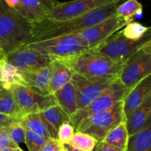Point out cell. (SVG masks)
I'll list each match as a JSON object with an SVG mask.
<instances>
[{"label": "cell", "instance_id": "1", "mask_svg": "<svg viewBox=\"0 0 151 151\" xmlns=\"http://www.w3.org/2000/svg\"><path fill=\"white\" fill-rule=\"evenodd\" d=\"M117 6V3H110L94 9L79 17L61 22L43 19L33 25L32 41L77 33L115 15Z\"/></svg>", "mask_w": 151, "mask_h": 151}, {"label": "cell", "instance_id": "2", "mask_svg": "<svg viewBox=\"0 0 151 151\" xmlns=\"http://www.w3.org/2000/svg\"><path fill=\"white\" fill-rule=\"evenodd\" d=\"M63 61L73 73L97 83H111L117 79L125 64L91 49Z\"/></svg>", "mask_w": 151, "mask_h": 151}, {"label": "cell", "instance_id": "3", "mask_svg": "<svg viewBox=\"0 0 151 151\" xmlns=\"http://www.w3.org/2000/svg\"><path fill=\"white\" fill-rule=\"evenodd\" d=\"M33 24L0 0V46L10 53L32 41Z\"/></svg>", "mask_w": 151, "mask_h": 151}, {"label": "cell", "instance_id": "4", "mask_svg": "<svg viewBox=\"0 0 151 151\" xmlns=\"http://www.w3.org/2000/svg\"><path fill=\"white\" fill-rule=\"evenodd\" d=\"M23 47L33 49L52 59L62 60L72 59L90 49L77 33L32 41Z\"/></svg>", "mask_w": 151, "mask_h": 151}, {"label": "cell", "instance_id": "5", "mask_svg": "<svg viewBox=\"0 0 151 151\" xmlns=\"http://www.w3.org/2000/svg\"><path fill=\"white\" fill-rule=\"evenodd\" d=\"M129 91V89L127 88L119 78L114 80L88 106L83 110H77L70 116V124L76 130L85 119L96 113L108 110L122 102Z\"/></svg>", "mask_w": 151, "mask_h": 151}, {"label": "cell", "instance_id": "6", "mask_svg": "<svg viewBox=\"0 0 151 151\" xmlns=\"http://www.w3.org/2000/svg\"><path fill=\"white\" fill-rule=\"evenodd\" d=\"M150 41L151 29L139 41L128 39L119 30L90 49L125 63L137 50Z\"/></svg>", "mask_w": 151, "mask_h": 151}, {"label": "cell", "instance_id": "7", "mask_svg": "<svg viewBox=\"0 0 151 151\" xmlns=\"http://www.w3.org/2000/svg\"><path fill=\"white\" fill-rule=\"evenodd\" d=\"M122 102L108 110L96 113L85 119L76 131L90 135L97 142H102L112 129L125 121Z\"/></svg>", "mask_w": 151, "mask_h": 151}, {"label": "cell", "instance_id": "8", "mask_svg": "<svg viewBox=\"0 0 151 151\" xmlns=\"http://www.w3.org/2000/svg\"><path fill=\"white\" fill-rule=\"evenodd\" d=\"M151 75V41L137 50L125 62L119 79L131 90L140 81Z\"/></svg>", "mask_w": 151, "mask_h": 151}, {"label": "cell", "instance_id": "9", "mask_svg": "<svg viewBox=\"0 0 151 151\" xmlns=\"http://www.w3.org/2000/svg\"><path fill=\"white\" fill-rule=\"evenodd\" d=\"M10 88L23 115L42 112L58 105L53 94H40L20 84H12Z\"/></svg>", "mask_w": 151, "mask_h": 151}, {"label": "cell", "instance_id": "10", "mask_svg": "<svg viewBox=\"0 0 151 151\" xmlns=\"http://www.w3.org/2000/svg\"><path fill=\"white\" fill-rule=\"evenodd\" d=\"M112 3L111 0H73L58 2L45 19L52 22L69 20L83 16L94 9Z\"/></svg>", "mask_w": 151, "mask_h": 151}, {"label": "cell", "instance_id": "11", "mask_svg": "<svg viewBox=\"0 0 151 151\" xmlns=\"http://www.w3.org/2000/svg\"><path fill=\"white\" fill-rule=\"evenodd\" d=\"M134 19L122 18L115 14L94 26L79 31L77 34L89 48H91L123 28Z\"/></svg>", "mask_w": 151, "mask_h": 151}, {"label": "cell", "instance_id": "12", "mask_svg": "<svg viewBox=\"0 0 151 151\" xmlns=\"http://www.w3.org/2000/svg\"><path fill=\"white\" fill-rule=\"evenodd\" d=\"M5 59L10 65L19 69H28L50 65L52 59L33 49L21 47L5 55Z\"/></svg>", "mask_w": 151, "mask_h": 151}, {"label": "cell", "instance_id": "13", "mask_svg": "<svg viewBox=\"0 0 151 151\" xmlns=\"http://www.w3.org/2000/svg\"><path fill=\"white\" fill-rule=\"evenodd\" d=\"M71 81L76 93L78 110L88 106L111 83L93 82L75 73L72 75Z\"/></svg>", "mask_w": 151, "mask_h": 151}, {"label": "cell", "instance_id": "14", "mask_svg": "<svg viewBox=\"0 0 151 151\" xmlns=\"http://www.w3.org/2000/svg\"><path fill=\"white\" fill-rule=\"evenodd\" d=\"M19 72L23 81V86L40 94H51L50 84L52 72V63L41 68L19 69Z\"/></svg>", "mask_w": 151, "mask_h": 151}, {"label": "cell", "instance_id": "15", "mask_svg": "<svg viewBox=\"0 0 151 151\" xmlns=\"http://www.w3.org/2000/svg\"><path fill=\"white\" fill-rule=\"evenodd\" d=\"M58 2L56 0H18L16 13L34 25L45 19Z\"/></svg>", "mask_w": 151, "mask_h": 151}, {"label": "cell", "instance_id": "16", "mask_svg": "<svg viewBox=\"0 0 151 151\" xmlns=\"http://www.w3.org/2000/svg\"><path fill=\"white\" fill-rule=\"evenodd\" d=\"M151 93V75L143 78L134 86L122 102L125 118L142 104L147 96Z\"/></svg>", "mask_w": 151, "mask_h": 151}, {"label": "cell", "instance_id": "17", "mask_svg": "<svg viewBox=\"0 0 151 151\" xmlns=\"http://www.w3.org/2000/svg\"><path fill=\"white\" fill-rule=\"evenodd\" d=\"M151 93L149 94L140 106L134 110L125 118L127 130L129 136L139 131L150 118Z\"/></svg>", "mask_w": 151, "mask_h": 151}, {"label": "cell", "instance_id": "18", "mask_svg": "<svg viewBox=\"0 0 151 151\" xmlns=\"http://www.w3.org/2000/svg\"><path fill=\"white\" fill-rule=\"evenodd\" d=\"M38 113L47 126L52 139H58V132L60 125L66 121L70 122V116L66 114L58 105L50 107Z\"/></svg>", "mask_w": 151, "mask_h": 151}, {"label": "cell", "instance_id": "19", "mask_svg": "<svg viewBox=\"0 0 151 151\" xmlns=\"http://www.w3.org/2000/svg\"><path fill=\"white\" fill-rule=\"evenodd\" d=\"M52 72L50 80V92L51 94H53L71 81L74 73L69 65L62 59H52Z\"/></svg>", "mask_w": 151, "mask_h": 151}, {"label": "cell", "instance_id": "20", "mask_svg": "<svg viewBox=\"0 0 151 151\" xmlns=\"http://www.w3.org/2000/svg\"><path fill=\"white\" fill-rule=\"evenodd\" d=\"M57 103L66 114L72 116L77 110V97L72 81L53 93Z\"/></svg>", "mask_w": 151, "mask_h": 151}, {"label": "cell", "instance_id": "21", "mask_svg": "<svg viewBox=\"0 0 151 151\" xmlns=\"http://www.w3.org/2000/svg\"><path fill=\"white\" fill-rule=\"evenodd\" d=\"M125 151H151V118L139 131L129 136Z\"/></svg>", "mask_w": 151, "mask_h": 151}, {"label": "cell", "instance_id": "22", "mask_svg": "<svg viewBox=\"0 0 151 151\" xmlns=\"http://www.w3.org/2000/svg\"><path fill=\"white\" fill-rule=\"evenodd\" d=\"M0 113L18 118L23 115L10 87L1 84H0Z\"/></svg>", "mask_w": 151, "mask_h": 151}, {"label": "cell", "instance_id": "23", "mask_svg": "<svg viewBox=\"0 0 151 151\" xmlns=\"http://www.w3.org/2000/svg\"><path fill=\"white\" fill-rule=\"evenodd\" d=\"M129 139L128 130L125 121L119 123L112 129L102 142L125 151Z\"/></svg>", "mask_w": 151, "mask_h": 151}, {"label": "cell", "instance_id": "24", "mask_svg": "<svg viewBox=\"0 0 151 151\" xmlns=\"http://www.w3.org/2000/svg\"><path fill=\"white\" fill-rule=\"evenodd\" d=\"M19 123L26 130H29L47 139H51L47 126L42 121L38 113L22 115L19 118Z\"/></svg>", "mask_w": 151, "mask_h": 151}, {"label": "cell", "instance_id": "25", "mask_svg": "<svg viewBox=\"0 0 151 151\" xmlns=\"http://www.w3.org/2000/svg\"><path fill=\"white\" fill-rule=\"evenodd\" d=\"M0 84L7 87L12 84L23 85L19 69L10 65L5 58L0 60Z\"/></svg>", "mask_w": 151, "mask_h": 151}, {"label": "cell", "instance_id": "26", "mask_svg": "<svg viewBox=\"0 0 151 151\" xmlns=\"http://www.w3.org/2000/svg\"><path fill=\"white\" fill-rule=\"evenodd\" d=\"M115 14L127 19H134L136 16H142V4L138 0H128L120 5H118Z\"/></svg>", "mask_w": 151, "mask_h": 151}, {"label": "cell", "instance_id": "27", "mask_svg": "<svg viewBox=\"0 0 151 151\" xmlns=\"http://www.w3.org/2000/svg\"><path fill=\"white\" fill-rule=\"evenodd\" d=\"M97 144L96 139L90 135L81 131H76L69 144L81 151H91Z\"/></svg>", "mask_w": 151, "mask_h": 151}, {"label": "cell", "instance_id": "28", "mask_svg": "<svg viewBox=\"0 0 151 151\" xmlns=\"http://www.w3.org/2000/svg\"><path fill=\"white\" fill-rule=\"evenodd\" d=\"M149 30H150V27H145L133 21L125 25L123 29L121 30V32L128 39L139 41L146 35Z\"/></svg>", "mask_w": 151, "mask_h": 151}, {"label": "cell", "instance_id": "29", "mask_svg": "<svg viewBox=\"0 0 151 151\" xmlns=\"http://www.w3.org/2000/svg\"><path fill=\"white\" fill-rule=\"evenodd\" d=\"M50 139L25 130L24 142L29 151H41L46 142Z\"/></svg>", "mask_w": 151, "mask_h": 151}, {"label": "cell", "instance_id": "30", "mask_svg": "<svg viewBox=\"0 0 151 151\" xmlns=\"http://www.w3.org/2000/svg\"><path fill=\"white\" fill-rule=\"evenodd\" d=\"M21 118V117H20ZM6 130L10 135L12 141L16 144L24 142L25 140V129L19 123V119L6 127Z\"/></svg>", "mask_w": 151, "mask_h": 151}, {"label": "cell", "instance_id": "31", "mask_svg": "<svg viewBox=\"0 0 151 151\" xmlns=\"http://www.w3.org/2000/svg\"><path fill=\"white\" fill-rule=\"evenodd\" d=\"M75 134V128L69 121L62 124L58 132V140L62 144H66L70 142Z\"/></svg>", "mask_w": 151, "mask_h": 151}, {"label": "cell", "instance_id": "32", "mask_svg": "<svg viewBox=\"0 0 151 151\" xmlns=\"http://www.w3.org/2000/svg\"><path fill=\"white\" fill-rule=\"evenodd\" d=\"M18 147H19V145L16 144L12 141L10 135L6 130V127L0 129V149L5 147L15 149Z\"/></svg>", "mask_w": 151, "mask_h": 151}, {"label": "cell", "instance_id": "33", "mask_svg": "<svg viewBox=\"0 0 151 151\" xmlns=\"http://www.w3.org/2000/svg\"><path fill=\"white\" fill-rule=\"evenodd\" d=\"M41 151H63V144L57 139H50L41 148Z\"/></svg>", "mask_w": 151, "mask_h": 151}, {"label": "cell", "instance_id": "34", "mask_svg": "<svg viewBox=\"0 0 151 151\" xmlns=\"http://www.w3.org/2000/svg\"><path fill=\"white\" fill-rule=\"evenodd\" d=\"M19 118H20V117L18 118V117L10 116V115L0 113V129L8 127L11 124L14 123L15 121H18Z\"/></svg>", "mask_w": 151, "mask_h": 151}, {"label": "cell", "instance_id": "35", "mask_svg": "<svg viewBox=\"0 0 151 151\" xmlns=\"http://www.w3.org/2000/svg\"><path fill=\"white\" fill-rule=\"evenodd\" d=\"M96 151H124L122 150L114 147L109 144L105 143L104 142H97L96 145Z\"/></svg>", "mask_w": 151, "mask_h": 151}, {"label": "cell", "instance_id": "36", "mask_svg": "<svg viewBox=\"0 0 151 151\" xmlns=\"http://www.w3.org/2000/svg\"><path fill=\"white\" fill-rule=\"evenodd\" d=\"M63 150L64 151H81L80 150L77 149V148L71 146L69 144H63Z\"/></svg>", "mask_w": 151, "mask_h": 151}, {"label": "cell", "instance_id": "37", "mask_svg": "<svg viewBox=\"0 0 151 151\" xmlns=\"http://www.w3.org/2000/svg\"><path fill=\"white\" fill-rule=\"evenodd\" d=\"M5 55H6V53H4V50H2V48L0 47V60L3 59L4 58H5Z\"/></svg>", "mask_w": 151, "mask_h": 151}, {"label": "cell", "instance_id": "38", "mask_svg": "<svg viewBox=\"0 0 151 151\" xmlns=\"http://www.w3.org/2000/svg\"><path fill=\"white\" fill-rule=\"evenodd\" d=\"M13 149H11V148H7V147H5V148H1L0 149V151H13Z\"/></svg>", "mask_w": 151, "mask_h": 151}, {"label": "cell", "instance_id": "39", "mask_svg": "<svg viewBox=\"0 0 151 151\" xmlns=\"http://www.w3.org/2000/svg\"><path fill=\"white\" fill-rule=\"evenodd\" d=\"M13 151H23V150H22L21 149V148L19 147H16V148H15V149H13Z\"/></svg>", "mask_w": 151, "mask_h": 151}, {"label": "cell", "instance_id": "40", "mask_svg": "<svg viewBox=\"0 0 151 151\" xmlns=\"http://www.w3.org/2000/svg\"><path fill=\"white\" fill-rule=\"evenodd\" d=\"M111 1L112 3H117L118 4V3L120 1H122V0H111Z\"/></svg>", "mask_w": 151, "mask_h": 151}, {"label": "cell", "instance_id": "41", "mask_svg": "<svg viewBox=\"0 0 151 151\" xmlns=\"http://www.w3.org/2000/svg\"><path fill=\"white\" fill-rule=\"evenodd\" d=\"M91 151H96V147H94V149H93L92 150H91Z\"/></svg>", "mask_w": 151, "mask_h": 151}, {"label": "cell", "instance_id": "42", "mask_svg": "<svg viewBox=\"0 0 151 151\" xmlns=\"http://www.w3.org/2000/svg\"><path fill=\"white\" fill-rule=\"evenodd\" d=\"M0 47H1V46H0Z\"/></svg>", "mask_w": 151, "mask_h": 151}, {"label": "cell", "instance_id": "43", "mask_svg": "<svg viewBox=\"0 0 151 151\" xmlns=\"http://www.w3.org/2000/svg\"><path fill=\"white\" fill-rule=\"evenodd\" d=\"M63 151H64V150H63Z\"/></svg>", "mask_w": 151, "mask_h": 151}]
</instances>
